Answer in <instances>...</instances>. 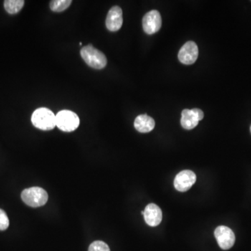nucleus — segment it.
Wrapping results in <instances>:
<instances>
[{
	"mask_svg": "<svg viewBox=\"0 0 251 251\" xmlns=\"http://www.w3.org/2000/svg\"><path fill=\"white\" fill-rule=\"evenodd\" d=\"M31 123L39 129L50 130L56 126V115L50 109H36L31 115Z\"/></svg>",
	"mask_w": 251,
	"mask_h": 251,
	"instance_id": "f257e3e1",
	"label": "nucleus"
},
{
	"mask_svg": "<svg viewBox=\"0 0 251 251\" xmlns=\"http://www.w3.org/2000/svg\"><path fill=\"white\" fill-rule=\"evenodd\" d=\"M82 58L87 65L96 69H103L106 67L107 59L105 54L91 45L84 46L80 50Z\"/></svg>",
	"mask_w": 251,
	"mask_h": 251,
	"instance_id": "f03ea898",
	"label": "nucleus"
},
{
	"mask_svg": "<svg viewBox=\"0 0 251 251\" xmlns=\"http://www.w3.org/2000/svg\"><path fill=\"white\" fill-rule=\"evenodd\" d=\"M23 202L31 207H39L46 204L49 195L44 188L31 187L25 189L21 193Z\"/></svg>",
	"mask_w": 251,
	"mask_h": 251,
	"instance_id": "7ed1b4c3",
	"label": "nucleus"
},
{
	"mask_svg": "<svg viewBox=\"0 0 251 251\" xmlns=\"http://www.w3.org/2000/svg\"><path fill=\"white\" fill-rule=\"evenodd\" d=\"M80 125V119L76 113L64 110L56 115V126L64 132H72Z\"/></svg>",
	"mask_w": 251,
	"mask_h": 251,
	"instance_id": "20e7f679",
	"label": "nucleus"
},
{
	"mask_svg": "<svg viewBox=\"0 0 251 251\" xmlns=\"http://www.w3.org/2000/svg\"><path fill=\"white\" fill-rule=\"evenodd\" d=\"M214 235L219 247L223 250H228L233 247L235 242V235L233 231L228 227L219 226L214 231Z\"/></svg>",
	"mask_w": 251,
	"mask_h": 251,
	"instance_id": "39448f33",
	"label": "nucleus"
},
{
	"mask_svg": "<svg viewBox=\"0 0 251 251\" xmlns=\"http://www.w3.org/2000/svg\"><path fill=\"white\" fill-rule=\"evenodd\" d=\"M204 118V112L201 109H184L181 112V125L186 130H191L197 126L198 122Z\"/></svg>",
	"mask_w": 251,
	"mask_h": 251,
	"instance_id": "423d86ee",
	"label": "nucleus"
},
{
	"mask_svg": "<svg viewBox=\"0 0 251 251\" xmlns=\"http://www.w3.org/2000/svg\"><path fill=\"white\" fill-rule=\"evenodd\" d=\"M162 19L161 14L156 10H152L145 15L143 19L144 31L148 34H153L161 29Z\"/></svg>",
	"mask_w": 251,
	"mask_h": 251,
	"instance_id": "0eeeda50",
	"label": "nucleus"
},
{
	"mask_svg": "<svg viewBox=\"0 0 251 251\" xmlns=\"http://www.w3.org/2000/svg\"><path fill=\"white\" fill-rule=\"evenodd\" d=\"M198 52L197 44L193 41H188L180 49L178 58L182 64L190 65L197 60Z\"/></svg>",
	"mask_w": 251,
	"mask_h": 251,
	"instance_id": "6e6552de",
	"label": "nucleus"
},
{
	"mask_svg": "<svg viewBox=\"0 0 251 251\" xmlns=\"http://www.w3.org/2000/svg\"><path fill=\"white\" fill-rule=\"evenodd\" d=\"M196 181V175L193 171H183L176 175L174 181L175 187L180 192L188 191Z\"/></svg>",
	"mask_w": 251,
	"mask_h": 251,
	"instance_id": "1a4fd4ad",
	"label": "nucleus"
},
{
	"mask_svg": "<svg viewBox=\"0 0 251 251\" xmlns=\"http://www.w3.org/2000/svg\"><path fill=\"white\" fill-rule=\"evenodd\" d=\"M123 24V13L120 6H115L109 11L105 25L109 31H117L121 29Z\"/></svg>",
	"mask_w": 251,
	"mask_h": 251,
	"instance_id": "9d476101",
	"label": "nucleus"
},
{
	"mask_svg": "<svg viewBox=\"0 0 251 251\" xmlns=\"http://www.w3.org/2000/svg\"><path fill=\"white\" fill-rule=\"evenodd\" d=\"M143 215L145 222L151 227L158 226L163 219L161 208L155 204H149L144 211Z\"/></svg>",
	"mask_w": 251,
	"mask_h": 251,
	"instance_id": "9b49d317",
	"label": "nucleus"
},
{
	"mask_svg": "<svg viewBox=\"0 0 251 251\" xmlns=\"http://www.w3.org/2000/svg\"><path fill=\"white\" fill-rule=\"evenodd\" d=\"M134 126L140 133H149L154 128L155 121L148 115H140L135 118Z\"/></svg>",
	"mask_w": 251,
	"mask_h": 251,
	"instance_id": "f8f14e48",
	"label": "nucleus"
},
{
	"mask_svg": "<svg viewBox=\"0 0 251 251\" xmlns=\"http://www.w3.org/2000/svg\"><path fill=\"white\" fill-rule=\"evenodd\" d=\"M24 4L25 1L23 0H6L4 1V6L5 10L9 14H15L22 9Z\"/></svg>",
	"mask_w": 251,
	"mask_h": 251,
	"instance_id": "ddd939ff",
	"label": "nucleus"
},
{
	"mask_svg": "<svg viewBox=\"0 0 251 251\" xmlns=\"http://www.w3.org/2000/svg\"><path fill=\"white\" fill-rule=\"evenodd\" d=\"M72 3L71 0H53L50 1V7L54 12H62L68 9Z\"/></svg>",
	"mask_w": 251,
	"mask_h": 251,
	"instance_id": "4468645a",
	"label": "nucleus"
},
{
	"mask_svg": "<svg viewBox=\"0 0 251 251\" xmlns=\"http://www.w3.org/2000/svg\"><path fill=\"white\" fill-rule=\"evenodd\" d=\"M89 251H110V248L101 241H96L89 247Z\"/></svg>",
	"mask_w": 251,
	"mask_h": 251,
	"instance_id": "2eb2a0df",
	"label": "nucleus"
},
{
	"mask_svg": "<svg viewBox=\"0 0 251 251\" xmlns=\"http://www.w3.org/2000/svg\"><path fill=\"white\" fill-rule=\"evenodd\" d=\"M9 226V220L6 213L2 209H0V230L4 231Z\"/></svg>",
	"mask_w": 251,
	"mask_h": 251,
	"instance_id": "dca6fc26",
	"label": "nucleus"
},
{
	"mask_svg": "<svg viewBox=\"0 0 251 251\" xmlns=\"http://www.w3.org/2000/svg\"></svg>",
	"mask_w": 251,
	"mask_h": 251,
	"instance_id": "f3484780",
	"label": "nucleus"
}]
</instances>
